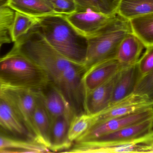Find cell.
Returning a JSON list of instances; mask_svg holds the SVG:
<instances>
[{
	"label": "cell",
	"instance_id": "cell-1",
	"mask_svg": "<svg viewBox=\"0 0 153 153\" xmlns=\"http://www.w3.org/2000/svg\"><path fill=\"white\" fill-rule=\"evenodd\" d=\"M13 48L30 59L45 73L49 82L61 92L70 104L82 100L84 66L69 60L46 40L36 27L14 42Z\"/></svg>",
	"mask_w": 153,
	"mask_h": 153
},
{
	"label": "cell",
	"instance_id": "cell-2",
	"mask_svg": "<svg viewBox=\"0 0 153 153\" xmlns=\"http://www.w3.org/2000/svg\"><path fill=\"white\" fill-rule=\"evenodd\" d=\"M49 82L39 66L13 48L0 57V91L7 89L41 91Z\"/></svg>",
	"mask_w": 153,
	"mask_h": 153
},
{
	"label": "cell",
	"instance_id": "cell-3",
	"mask_svg": "<svg viewBox=\"0 0 153 153\" xmlns=\"http://www.w3.org/2000/svg\"><path fill=\"white\" fill-rule=\"evenodd\" d=\"M36 27L57 52L69 60L84 66L87 40L74 30L65 16L40 18Z\"/></svg>",
	"mask_w": 153,
	"mask_h": 153
},
{
	"label": "cell",
	"instance_id": "cell-4",
	"mask_svg": "<svg viewBox=\"0 0 153 153\" xmlns=\"http://www.w3.org/2000/svg\"><path fill=\"white\" fill-rule=\"evenodd\" d=\"M132 32L130 21L120 15L100 33L87 39L85 69L105 59L116 57L120 42Z\"/></svg>",
	"mask_w": 153,
	"mask_h": 153
},
{
	"label": "cell",
	"instance_id": "cell-5",
	"mask_svg": "<svg viewBox=\"0 0 153 153\" xmlns=\"http://www.w3.org/2000/svg\"><path fill=\"white\" fill-rule=\"evenodd\" d=\"M39 92L26 89H7L0 91V96L10 104L37 142L33 117Z\"/></svg>",
	"mask_w": 153,
	"mask_h": 153
},
{
	"label": "cell",
	"instance_id": "cell-6",
	"mask_svg": "<svg viewBox=\"0 0 153 153\" xmlns=\"http://www.w3.org/2000/svg\"><path fill=\"white\" fill-rule=\"evenodd\" d=\"M120 16L117 13L78 10L65 17L79 35L87 40L100 33Z\"/></svg>",
	"mask_w": 153,
	"mask_h": 153
},
{
	"label": "cell",
	"instance_id": "cell-7",
	"mask_svg": "<svg viewBox=\"0 0 153 153\" xmlns=\"http://www.w3.org/2000/svg\"><path fill=\"white\" fill-rule=\"evenodd\" d=\"M152 119L153 107L94 125L74 143L94 140L126 127Z\"/></svg>",
	"mask_w": 153,
	"mask_h": 153
},
{
	"label": "cell",
	"instance_id": "cell-8",
	"mask_svg": "<svg viewBox=\"0 0 153 153\" xmlns=\"http://www.w3.org/2000/svg\"><path fill=\"white\" fill-rule=\"evenodd\" d=\"M152 107H153V104L146 98L133 93L120 101L110 105L100 112L91 116V127L111 119L132 114Z\"/></svg>",
	"mask_w": 153,
	"mask_h": 153
},
{
	"label": "cell",
	"instance_id": "cell-9",
	"mask_svg": "<svg viewBox=\"0 0 153 153\" xmlns=\"http://www.w3.org/2000/svg\"><path fill=\"white\" fill-rule=\"evenodd\" d=\"M122 66L116 57L96 63L86 69L82 77L85 95L117 73Z\"/></svg>",
	"mask_w": 153,
	"mask_h": 153
},
{
	"label": "cell",
	"instance_id": "cell-10",
	"mask_svg": "<svg viewBox=\"0 0 153 153\" xmlns=\"http://www.w3.org/2000/svg\"><path fill=\"white\" fill-rule=\"evenodd\" d=\"M0 136L15 139L37 141L18 117L10 104L1 96Z\"/></svg>",
	"mask_w": 153,
	"mask_h": 153
},
{
	"label": "cell",
	"instance_id": "cell-11",
	"mask_svg": "<svg viewBox=\"0 0 153 153\" xmlns=\"http://www.w3.org/2000/svg\"><path fill=\"white\" fill-rule=\"evenodd\" d=\"M120 71L109 80L85 95L84 105L85 113L92 116L109 106Z\"/></svg>",
	"mask_w": 153,
	"mask_h": 153
},
{
	"label": "cell",
	"instance_id": "cell-12",
	"mask_svg": "<svg viewBox=\"0 0 153 153\" xmlns=\"http://www.w3.org/2000/svg\"><path fill=\"white\" fill-rule=\"evenodd\" d=\"M142 77L137 63L122 67L112 93L110 105L117 103L133 94L136 86Z\"/></svg>",
	"mask_w": 153,
	"mask_h": 153
},
{
	"label": "cell",
	"instance_id": "cell-13",
	"mask_svg": "<svg viewBox=\"0 0 153 153\" xmlns=\"http://www.w3.org/2000/svg\"><path fill=\"white\" fill-rule=\"evenodd\" d=\"M74 115L67 114L52 120L50 132V146L52 152H65L73 145L69 139L70 124Z\"/></svg>",
	"mask_w": 153,
	"mask_h": 153
},
{
	"label": "cell",
	"instance_id": "cell-14",
	"mask_svg": "<svg viewBox=\"0 0 153 153\" xmlns=\"http://www.w3.org/2000/svg\"><path fill=\"white\" fill-rule=\"evenodd\" d=\"M41 93L44 105L51 120L67 114L75 116L63 94L53 84L49 82Z\"/></svg>",
	"mask_w": 153,
	"mask_h": 153
},
{
	"label": "cell",
	"instance_id": "cell-15",
	"mask_svg": "<svg viewBox=\"0 0 153 153\" xmlns=\"http://www.w3.org/2000/svg\"><path fill=\"white\" fill-rule=\"evenodd\" d=\"M146 46L133 32L128 33L120 42L116 58L122 67L136 64Z\"/></svg>",
	"mask_w": 153,
	"mask_h": 153
},
{
	"label": "cell",
	"instance_id": "cell-16",
	"mask_svg": "<svg viewBox=\"0 0 153 153\" xmlns=\"http://www.w3.org/2000/svg\"><path fill=\"white\" fill-rule=\"evenodd\" d=\"M7 6L14 11L35 18L62 15L57 13L47 0H10Z\"/></svg>",
	"mask_w": 153,
	"mask_h": 153
},
{
	"label": "cell",
	"instance_id": "cell-17",
	"mask_svg": "<svg viewBox=\"0 0 153 153\" xmlns=\"http://www.w3.org/2000/svg\"><path fill=\"white\" fill-rule=\"evenodd\" d=\"M153 131V119H149L126 127L94 140L128 142L140 138Z\"/></svg>",
	"mask_w": 153,
	"mask_h": 153
},
{
	"label": "cell",
	"instance_id": "cell-18",
	"mask_svg": "<svg viewBox=\"0 0 153 153\" xmlns=\"http://www.w3.org/2000/svg\"><path fill=\"white\" fill-rule=\"evenodd\" d=\"M33 120L38 142L49 149L52 120L44 105L41 91L39 93Z\"/></svg>",
	"mask_w": 153,
	"mask_h": 153
},
{
	"label": "cell",
	"instance_id": "cell-19",
	"mask_svg": "<svg viewBox=\"0 0 153 153\" xmlns=\"http://www.w3.org/2000/svg\"><path fill=\"white\" fill-rule=\"evenodd\" d=\"M44 145L34 140H21L0 136V153H48Z\"/></svg>",
	"mask_w": 153,
	"mask_h": 153
},
{
	"label": "cell",
	"instance_id": "cell-20",
	"mask_svg": "<svg viewBox=\"0 0 153 153\" xmlns=\"http://www.w3.org/2000/svg\"><path fill=\"white\" fill-rule=\"evenodd\" d=\"M117 13L128 20L153 13V0H120Z\"/></svg>",
	"mask_w": 153,
	"mask_h": 153
},
{
	"label": "cell",
	"instance_id": "cell-21",
	"mask_svg": "<svg viewBox=\"0 0 153 153\" xmlns=\"http://www.w3.org/2000/svg\"><path fill=\"white\" fill-rule=\"evenodd\" d=\"M132 31L146 48L153 45V13L129 20Z\"/></svg>",
	"mask_w": 153,
	"mask_h": 153
},
{
	"label": "cell",
	"instance_id": "cell-22",
	"mask_svg": "<svg viewBox=\"0 0 153 153\" xmlns=\"http://www.w3.org/2000/svg\"><path fill=\"white\" fill-rule=\"evenodd\" d=\"M39 18L30 17L15 12L11 32L13 42L17 41L37 26L39 22Z\"/></svg>",
	"mask_w": 153,
	"mask_h": 153
},
{
	"label": "cell",
	"instance_id": "cell-23",
	"mask_svg": "<svg viewBox=\"0 0 153 153\" xmlns=\"http://www.w3.org/2000/svg\"><path fill=\"white\" fill-rule=\"evenodd\" d=\"M15 12L8 6L0 7V44L13 42L11 28Z\"/></svg>",
	"mask_w": 153,
	"mask_h": 153
},
{
	"label": "cell",
	"instance_id": "cell-24",
	"mask_svg": "<svg viewBox=\"0 0 153 153\" xmlns=\"http://www.w3.org/2000/svg\"><path fill=\"white\" fill-rule=\"evenodd\" d=\"M91 115L85 113L74 116L70 124L69 130V140L74 143L83 135L91 126Z\"/></svg>",
	"mask_w": 153,
	"mask_h": 153
},
{
	"label": "cell",
	"instance_id": "cell-25",
	"mask_svg": "<svg viewBox=\"0 0 153 153\" xmlns=\"http://www.w3.org/2000/svg\"><path fill=\"white\" fill-rule=\"evenodd\" d=\"M134 93L145 97L153 105V70L139 79Z\"/></svg>",
	"mask_w": 153,
	"mask_h": 153
},
{
	"label": "cell",
	"instance_id": "cell-26",
	"mask_svg": "<svg viewBox=\"0 0 153 153\" xmlns=\"http://www.w3.org/2000/svg\"><path fill=\"white\" fill-rule=\"evenodd\" d=\"M142 77L148 74L153 70V45L146 47L137 63Z\"/></svg>",
	"mask_w": 153,
	"mask_h": 153
},
{
	"label": "cell",
	"instance_id": "cell-27",
	"mask_svg": "<svg viewBox=\"0 0 153 153\" xmlns=\"http://www.w3.org/2000/svg\"><path fill=\"white\" fill-rule=\"evenodd\" d=\"M57 13L65 16L77 11L74 0H47Z\"/></svg>",
	"mask_w": 153,
	"mask_h": 153
},
{
	"label": "cell",
	"instance_id": "cell-28",
	"mask_svg": "<svg viewBox=\"0 0 153 153\" xmlns=\"http://www.w3.org/2000/svg\"><path fill=\"white\" fill-rule=\"evenodd\" d=\"M77 11L92 10L111 13L101 0H74Z\"/></svg>",
	"mask_w": 153,
	"mask_h": 153
},
{
	"label": "cell",
	"instance_id": "cell-29",
	"mask_svg": "<svg viewBox=\"0 0 153 153\" xmlns=\"http://www.w3.org/2000/svg\"><path fill=\"white\" fill-rule=\"evenodd\" d=\"M120 1V0H101L106 9L111 13H117V8Z\"/></svg>",
	"mask_w": 153,
	"mask_h": 153
},
{
	"label": "cell",
	"instance_id": "cell-30",
	"mask_svg": "<svg viewBox=\"0 0 153 153\" xmlns=\"http://www.w3.org/2000/svg\"><path fill=\"white\" fill-rule=\"evenodd\" d=\"M9 1L10 0H0V7L7 6Z\"/></svg>",
	"mask_w": 153,
	"mask_h": 153
},
{
	"label": "cell",
	"instance_id": "cell-31",
	"mask_svg": "<svg viewBox=\"0 0 153 153\" xmlns=\"http://www.w3.org/2000/svg\"><path fill=\"white\" fill-rule=\"evenodd\" d=\"M1 44H0V49H1Z\"/></svg>",
	"mask_w": 153,
	"mask_h": 153
}]
</instances>
